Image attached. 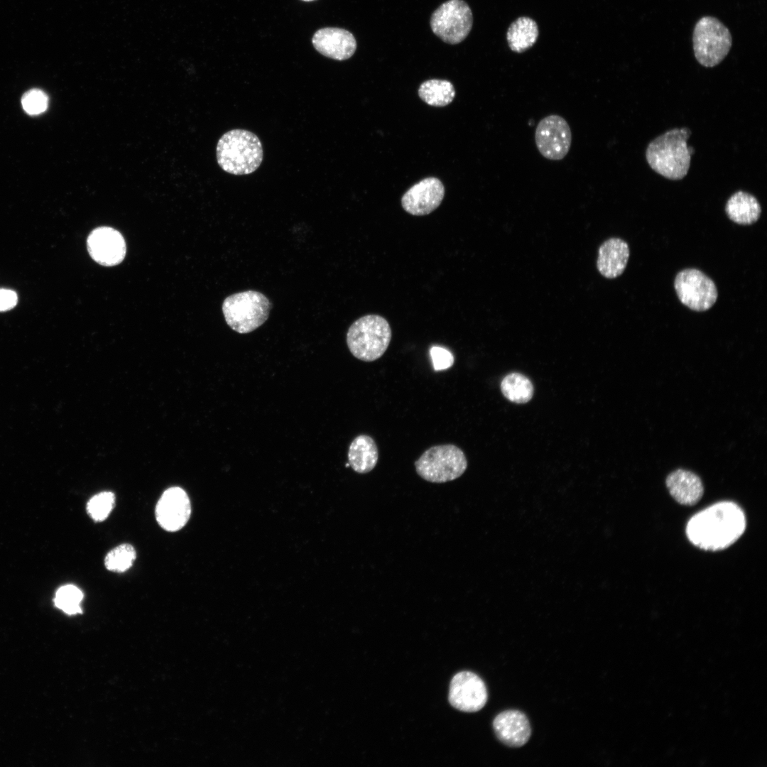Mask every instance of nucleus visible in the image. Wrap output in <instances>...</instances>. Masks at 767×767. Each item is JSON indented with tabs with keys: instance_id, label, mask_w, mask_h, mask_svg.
<instances>
[{
	"instance_id": "dca6fc26",
	"label": "nucleus",
	"mask_w": 767,
	"mask_h": 767,
	"mask_svg": "<svg viewBox=\"0 0 767 767\" xmlns=\"http://www.w3.org/2000/svg\"><path fill=\"white\" fill-rule=\"evenodd\" d=\"M312 42L320 53L337 60L349 59L357 49V41L353 34L339 28L318 30L314 34Z\"/></svg>"
},
{
	"instance_id": "39448f33",
	"label": "nucleus",
	"mask_w": 767,
	"mask_h": 767,
	"mask_svg": "<svg viewBox=\"0 0 767 767\" xmlns=\"http://www.w3.org/2000/svg\"><path fill=\"white\" fill-rule=\"evenodd\" d=\"M271 303L260 292L246 290L226 298L222 312L227 325L240 334L249 333L268 319Z\"/></svg>"
},
{
	"instance_id": "a211bd4d",
	"label": "nucleus",
	"mask_w": 767,
	"mask_h": 767,
	"mask_svg": "<svg viewBox=\"0 0 767 767\" xmlns=\"http://www.w3.org/2000/svg\"><path fill=\"white\" fill-rule=\"evenodd\" d=\"M665 484L671 496L684 506L696 504L704 494V486L700 477L683 469H678L670 473L666 477Z\"/></svg>"
},
{
	"instance_id": "f257e3e1",
	"label": "nucleus",
	"mask_w": 767,
	"mask_h": 767,
	"mask_svg": "<svg viewBox=\"0 0 767 767\" xmlns=\"http://www.w3.org/2000/svg\"><path fill=\"white\" fill-rule=\"evenodd\" d=\"M743 509L733 501H719L695 514L686 526L690 542L700 549L718 551L734 544L744 533Z\"/></svg>"
},
{
	"instance_id": "bb28decb",
	"label": "nucleus",
	"mask_w": 767,
	"mask_h": 767,
	"mask_svg": "<svg viewBox=\"0 0 767 767\" xmlns=\"http://www.w3.org/2000/svg\"><path fill=\"white\" fill-rule=\"evenodd\" d=\"M21 104L25 111L28 114H40L47 109L48 97L43 91L39 89H32L23 95Z\"/></svg>"
},
{
	"instance_id": "f03ea898",
	"label": "nucleus",
	"mask_w": 767,
	"mask_h": 767,
	"mask_svg": "<svg viewBox=\"0 0 767 767\" xmlns=\"http://www.w3.org/2000/svg\"><path fill=\"white\" fill-rule=\"evenodd\" d=\"M691 131L687 127L675 128L658 136L648 145L646 161L650 167L664 178L681 180L687 174L692 147L687 146Z\"/></svg>"
},
{
	"instance_id": "c85d7f7f",
	"label": "nucleus",
	"mask_w": 767,
	"mask_h": 767,
	"mask_svg": "<svg viewBox=\"0 0 767 767\" xmlns=\"http://www.w3.org/2000/svg\"><path fill=\"white\" fill-rule=\"evenodd\" d=\"M18 301V296L15 291L0 288V312H4L13 308Z\"/></svg>"
},
{
	"instance_id": "0eeeda50",
	"label": "nucleus",
	"mask_w": 767,
	"mask_h": 767,
	"mask_svg": "<svg viewBox=\"0 0 767 767\" xmlns=\"http://www.w3.org/2000/svg\"><path fill=\"white\" fill-rule=\"evenodd\" d=\"M696 60L705 67L719 65L729 53L732 37L729 28L718 18L706 16L696 23L692 34Z\"/></svg>"
},
{
	"instance_id": "aec40b11",
	"label": "nucleus",
	"mask_w": 767,
	"mask_h": 767,
	"mask_svg": "<svg viewBox=\"0 0 767 767\" xmlns=\"http://www.w3.org/2000/svg\"><path fill=\"white\" fill-rule=\"evenodd\" d=\"M725 211L734 222L749 225L758 220L761 207L757 199L750 193L741 190L734 193L727 200Z\"/></svg>"
},
{
	"instance_id": "6e6552de",
	"label": "nucleus",
	"mask_w": 767,
	"mask_h": 767,
	"mask_svg": "<svg viewBox=\"0 0 767 767\" xmlns=\"http://www.w3.org/2000/svg\"><path fill=\"white\" fill-rule=\"evenodd\" d=\"M473 23L472 12L463 0H448L433 13L430 27L442 41L457 44L469 33Z\"/></svg>"
},
{
	"instance_id": "4be33fe9",
	"label": "nucleus",
	"mask_w": 767,
	"mask_h": 767,
	"mask_svg": "<svg viewBox=\"0 0 767 767\" xmlns=\"http://www.w3.org/2000/svg\"><path fill=\"white\" fill-rule=\"evenodd\" d=\"M420 98L433 107H445L453 100L455 90L448 80L433 79L423 82L419 89Z\"/></svg>"
},
{
	"instance_id": "6ab92c4d",
	"label": "nucleus",
	"mask_w": 767,
	"mask_h": 767,
	"mask_svg": "<svg viewBox=\"0 0 767 767\" xmlns=\"http://www.w3.org/2000/svg\"><path fill=\"white\" fill-rule=\"evenodd\" d=\"M379 450L374 439L366 435L356 437L348 450V463L354 472L366 474L376 467Z\"/></svg>"
},
{
	"instance_id": "a878e982",
	"label": "nucleus",
	"mask_w": 767,
	"mask_h": 767,
	"mask_svg": "<svg viewBox=\"0 0 767 767\" xmlns=\"http://www.w3.org/2000/svg\"><path fill=\"white\" fill-rule=\"evenodd\" d=\"M115 504V495L111 491H102L94 495L87 504V511L96 522L104 521Z\"/></svg>"
},
{
	"instance_id": "f8f14e48",
	"label": "nucleus",
	"mask_w": 767,
	"mask_h": 767,
	"mask_svg": "<svg viewBox=\"0 0 767 767\" xmlns=\"http://www.w3.org/2000/svg\"><path fill=\"white\" fill-rule=\"evenodd\" d=\"M155 515L160 526L167 531L183 528L191 515V503L185 491L178 486L166 489L156 504Z\"/></svg>"
},
{
	"instance_id": "2eb2a0df",
	"label": "nucleus",
	"mask_w": 767,
	"mask_h": 767,
	"mask_svg": "<svg viewBox=\"0 0 767 767\" xmlns=\"http://www.w3.org/2000/svg\"><path fill=\"white\" fill-rule=\"evenodd\" d=\"M492 725L498 739L509 747L523 746L531 735L529 720L519 710L509 709L500 712L494 718Z\"/></svg>"
},
{
	"instance_id": "1a4fd4ad",
	"label": "nucleus",
	"mask_w": 767,
	"mask_h": 767,
	"mask_svg": "<svg viewBox=\"0 0 767 767\" xmlns=\"http://www.w3.org/2000/svg\"><path fill=\"white\" fill-rule=\"evenodd\" d=\"M674 287L680 301L697 312L710 309L718 296L714 281L696 268H686L680 271L675 276Z\"/></svg>"
},
{
	"instance_id": "ddd939ff",
	"label": "nucleus",
	"mask_w": 767,
	"mask_h": 767,
	"mask_svg": "<svg viewBox=\"0 0 767 767\" xmlns=\"http://www.w3.org/2000/svg\"><path fill=\"white\" fill-rule=\"evenodd\" d=\"M445 187L437 178H425L408 190L401 199L403 210L414 216L428 214L441 204Z\"/></svg>"
},
{
	"instance_id": "b1692460",
	"label": "nucleus",
	"mask_w": 767,
	"mask_h": 767,
	"mask_svg": "<svg viewBox=\"0 0 767 767\" xmlns=\"http://www.w3.org/2000/svg\"><path fill=\"white\" fill-rule=\"evenodd\" d=\"M136 557L135 548L129 543L117 545L104 558L106 568L114 572H124L133 565Z\"/></svg>"
},
{
	"instance_id": "393cba45",
	"label": "nucleus",
	"mask_w": 767,
	"mask_h": 767,
	"mask_svg": "<svg viewBox=\"0 0 767 767\" xmlns=\"http://www.w3.org/2000/svg\"><path fill=\"white\" fill-rule=\"evenodd\" d=\"M84 594L73 584H66L56 592L54 602L55 606L65 613L72 615L82 612L81 602Z\"/></svg>"
},
{
	"instance_id": "9b49d317",
	"label": "nucleus",
	"mask_w": 767,
	"mask_h": 767,
	"mask_svg": "<svg viewBox=\"0 0 767 767\" xmlns=\"http://www.w3.org/2000/svg\"><path fill=\"white\" fill-rule=\"evenodd\" d=\"M487 700L486 685L477 674L462 671L452 678L450 685L449 702L457 709L475 712L484 707Z\"/></svg>"
},
{
	"instance_id": "c756f323",
	"label": "nucleus",
	"mask_w": 767,
	"mask_h": 767,
	"mask_svg": "<svg viewBox=\"0 0 767 767\" xmlns=\"http://www.w3.org/2000/svg\"><path fill=\"white\" fill-rule=\"evenodd\" d=\"M303 1H312V0H303Z\"/></svg>"
},
{
	"instance_id": "5701e85b",
	"label": "nucleus",
	"mask_w": 767,
	"mask_h": 767,
	"mask_svg": "<svg viewBox=\"0 0 767 767\" xmlns=\"http://www.w3.org/2000/svg\"><path fill=\"white\" fill-rule=\"evenodd\" d=\"M503 395L516 403H526L533 396L534 388L531 380L525 375L513 372L504 377L501 383Z\"/></svg>"
},
{
	"instance_id": "20e7f679",
	"label": "nucleus",
	"mask_w": 767,
	"mask_h": 767,
	"mask_svg": "<svg viewBox=\"0 0 767 767\" xmlns=\"http://www.w3.org/2000/svg\"><path fill=\"white\" fill-rule=\"evenodd\" d=\"M392 332L388 321L379 315H366L349 327L346 340L352 354L364 361H374L385 353Z\"/></svg>"
},
{
	"instance_id": "f3484780",
	"label": "nucleus",
	"mask_w": 767,
	"mask_h": 767,
	"mask_svg": "<svg viewBox=\"0 0 767 767\" xmlns=\"http://www.w3.org/2000/svg\"><path fill=\"white\" fill-rule=\"evenodd\" d=\"M629 254V245L624 240L616 237L606 239L598 250V271L606 278H617L624 271Z\"/></svg>"
},
{
	"instance_id": "4468645a",
	"label": "nucleus",
	"mask_w": 767,
	"mask_h": 767,
	"mask_svg": "<svg viewBox=\"0 0 767 767\" xmlns=\"http://www.w3.org/2000/svg\"><path fill=\"white\" fill-rule=\"evenodd\" d=\"M87 249L91 257L101 265L111 266L119 263L126 254L122 235L111 227L94 229L87 238Z\"/></svg>"
},
{
	"instance_id": "7ed1b4c3",
	"label": "nucleus",
	"mask_w": 767,
	"mask_h": 767,
	"mask_svg": "<svg viewBox=\"0 0 767 767\" xmlns=\"http://www.w3.org/2000/svg\"><path fill=\"white\" fill-rule=\"evenodd\" d=\"M217 161L225 172L248 175L256 170L263 160V148L258 136L245 129H232L219 139Z\"/></svg>"
},
{
	"instance_id": "412c9836",
	"label": "nucleus",
	"mask_w": 767,
	"mask_h": 767,
	"mask_svg": "<svg viewBox=\"0 0 767 767\" xmlns=\"http://www.w3.org/2000/svg\"><path fill=\"white\" fill-rule=\"evenodd\" d=\"M538 34L536 22L529 17L522 16L510 25L506 38L512 51L523 53L535 43Z\"/></svg>"
},
{
	"instance_id": "9d476101",
	"label": "nucleus",
	"mask_w": 767,
	"mask_h": 767,
	"mask_svg": "<svg viewBox=\"0 0 767 767\" xmlns=\"http://www.w3.org/2000/svg\"><path fill=\"white\" fill-rule=\"evenodd\" d=\"M535 142L544 158L551 161L563 159L572 143V132L567 121L557 114L543 118L535 128Z\"/></svg>"
},
{
	"instance_id": "cd10ccee",
	"label": "nucleus",
	"mask_w": 767,
	"mask_h": 767,
	"mask_svg": "<svg viewBox=\"0 0 767 767\" xmlns=\"http://www.w3.org/2000/svg\"><path fill=\"white\" fill-rule=\"evenodd\" d=\"M433 367L435 371L450 368L454 363V357L445 348L434 346L430 349Z\"/></svg>"
},
{
	"instance_id": "423d86ee",
	"label": "nucleus",
	"mask_w": 767,
	"mask_h": 767,
	"mask_svg": "<svg viewBox=\"0 0 767 767\" xmlns=\"http://www.w3.org/2000/svg\"><path fill=\"white\" fill-rule=\"evenodd\" d=\"M417 474L433 483H445L462 476L467 467L464 452L452 444L433 446L415 462Z\"/></svg>"
}]
</instances>
